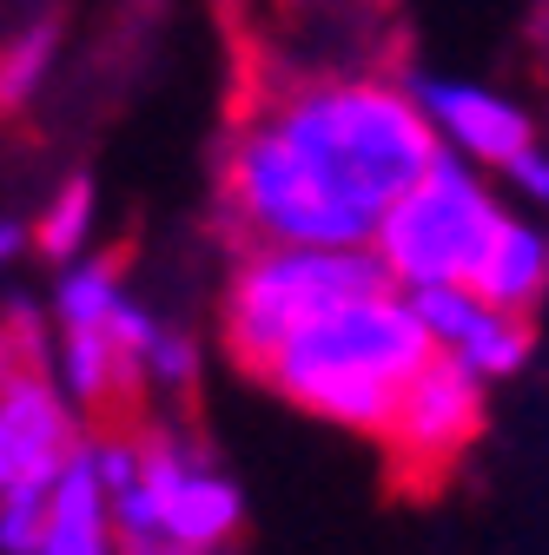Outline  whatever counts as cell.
I'll return each instance as SVG.
<instances>
[{
	"instance_id": "obj_17",
	"label": "cell",
	"mask_w": 549,
	"mask_h": 555,
	"mask_svg": "<svg viewBox=\"0 0 549 555\" xmlns=\"http://www.w3.org/2000/svg\"><path fill=\"white\" fill-rule=\"evenodd\" d=\"M21 251H34V225H21V219L0 212V271H14Z\"/></svg>"
},
{
	"instance_id": "obj_12",
	"label": "cell",
	"mask_w": 549,
	"mask_h": 555,
	"mask_svg": "<svg viewBox=\"0 0 549 555\" xmlns=\"http://www.w3.org/2000/svg\"><path fill=\"white\" fill-rule=\"evenodd\" d=\"M93 232H100V185L87 172L60 179L53 198L40 205V219H34V251L53 258V264H74L93 245Z\"/></svg>"
},
{
	"instance_id": "obj_13",
	"label": "cell",
	"mask_w": 549,
	"mask_h": 555,
	"mask_svg": "<svg viewBox=\"0 0 549 555\" xmlns=\"http://www.w3.org/2000/svg\"><path fill=\"white\" fill-rule=\"evenodd\" d=\"M199 384V337L186 331V324H159V337H153V351H146V390H159V397H186Z\"/></svg>"
},
{
	"instance_id": "obj_16",
	"label": "cell",
	"mask_w": 549,
	"mask_h": 555,
	"mask_svg": "<svg viewBox=\"0 0 549 555\" xmlns=\"http://www.w3.org/2000/svg\"><path fill=\"white\" fill-rule=\"evenodd\" d=\"M285 21H324V14H358V8H371V0H271Z\"/></svg>"
},
{
	"instance_id": "obj_7",
	"label": "cell",
	"mask_w": 549,
	"mask_h": 555,
	"mask_svg": "<svg viewBox=\"0 0 549 555\" xmlns=\"http://www.w3.org/2000/svg\"><path fill=\"white\" fill-rule=\"evenodd\" d=\"M484 416H490V384L470 377L450 358H431L418 377H410V390L397 397L378 443L391 450V469L424 490V482H437L450 463L470 456V443L484 437Z\"/></svg>"
},
{
	"instance_id": "obj_19",
	"label": "cell",
	"mask_w": 549,
	"mask_h": 555,
	"mask_svg": "<svg viewBox=\"0 0 549 555\" xmlns=\"http://www.w3.org/2000/svg\"><path fill=\"white\" fill-rule=\"evenodd\" d=\"M542 219H549V212H542Z\"/></svg>"
},
{
	"instance_id": "obj_10",
	"label": "cell",
	"mask_w": 549,
	"mask_h": 555,
	"mask_svg": "<svg viewBox=\"0 0 549 555\" xmlns=\"http://www.w3.org/2000/svg\"><path fill=\"white\" fill-rule=\"evenodd\" d=\"M470 292L490 298L497 311L529 318V311L549 298V225L510 219V212H503V225H497L484 264H476V278H470Z\"/></svg>"
},
{
	"instance_id": "obj_2",
	"label": "cell",
	"mask_w": 549,
	"mask_h": 555,
	"mask_svg": "<svg viewBox=\"0 0 549 555\" xmlns=\"http://www.w3.org/2000/svg\"><path fill=\"white\" fill-rule=\"evenodd\" d=\"M437 358L431 324L418 298L384 285L371 298H352L324 318H311L279 358L258 371L271 397H285L292 410L318 416L331 430L352 437H384L397 397L410 390L424 364Z\"/></svg>"
},
{
	"instance_id": "obj_8",
	"label": "cell",
	"mask_w": 549,
	"mask_h": 555,
	"mask_svg": "<svg viewBox=\"0 0 549 555\" xmlns=\"http://www.w3.org/2000/svg\"><path fill=\"white\" fill-rule=\"evenodd\" d=\"M404 87L418 93L424 119L437 126L444 139V153L470 159V166H510L516 153L536 146V132H529V113L510 106L503 93L490 87H476V80H457V74H404Z\"/></svg>"
},
{
	"instance_id": "obj_9",
	"label": "cell",
	"mask_w": 549,
	"mask_h": 555,
	"mask_svg": "<svg viewBox=\"0 0 549 555\" xmlns=\"http://www.w3.org/2000/svg\"><path fill=\"white\" fill-rule=\"evenodd\" d=\"M418 311H424V324H431L437 358L463 364L470 377H484V384H503V377H516V371L536 358V331H529V318L497 311L490 298H476L470 285L418 292Z\"/></svg>"
},
{
	"instance_id": "obj_4",
	"label": "cell",
	"mask_w": 549,
	"mask_h": 555,
	"mask_svg": "<svg viewBox=\"0 0 549 555\" xmlns=\"http://www.w3.org/2000/svg\"><path fill=\"white\" fill-rule=\"evenodd\" d=\"M391 278L371 245H252L232 258L226 298H219V337L245 377H258L285 344L352 298L384 292Z\"/></svg>"
},
{
	"instance_id": "obj_15",
	"label": "cell",
	"mask_w": 549,
	"mask_h": 555,
	"mask_svg": "<svg viewBox=\"0 0 549 555\" xmlns=\"http://www.w3.org/2000/svg\"><path fill=\"white\" fill-rule=\"evenodd\" d=\"M503 185H516L529 205H542V212H549V153H542V146L516 153V159L503 166Z\"/></svg>"
},
{
	"instance_id": "obj_11",
	"label": "cell",
	"mask_w": 549,
	"mask_h": 555,
	"mask_svg": "<svg viewBox=\"0 0 549 555\" xmlns=\"http://www.w3.org/2000/svg\"><path fill=\"white\" fill-rule=\"evenodd\" d=\"M60 40H66V27L47 0L21 8L14 21H0V119L27 113L47 93L53 66H60Z\"/></svg>"
},
{
	"instance_id": "obj_6",
	"label": "cell",
	"mask_w": 549,
	"mask_h": 555,
	"mask_svg": "<svg viewBox=\"0 0 549 555\" xmlns=\"http://www.w3.org/2000/svg\"><path fill=\"white\" fill-rule=\"evenodd\" d=\"M87 450V416L53 377L47 318L14 305L0 318V496L53 490Z\"/></svg>"
},
{
	"instance_id": "obj_1",
	"label": "cell",
	"mask_w": 549,
	"mask_h": 555,
	"mask_svg": "<svg viewBox=\"0 0 549 555\" xmlns=\"http://www.w3.org/2000/svg\"><path fill=\"white\" fill-rule=\"evenodd\" d=\"M444 159L404 74H265L219 153V225L252 245H371L378 219Z\"/></svg>"
},
{
	"instance_id": "obj_18",
	"label": "cell",
	"mask_w": 549,
	"mask_h": 555,
	"mask_svg": "<svg viewBox=\"0 0 549 555\" xmlns=\"http://www.w3.org/2000/svg\"><path fill=\"white\" fill-rule=\"evenodd\" d=\"M119 555H192V548H166V542H140V548H119Z\"/></svg>"
},
{
	"instance_id": "obj_3",
	"label": "cell",
	"mask_w": 549,
	"mask_h": 555,
	"mask_svg": "<svg viewBox=\"0 0 549 555\" xmlns=\"http://www.w3.org/2000/svg\"><path fill=\"white\" fill-rule=\"evenodd\" d=\"M87 443H93V463L106 482L119 548L166 542V548H192V555H226L245 535L239 482L173 424L132 416V424H100Z\"/></svg>"
},
{
	"instance_id": "obj_14",
	"label": "cell",
	"mask_w": 549,
	"mask_h": 555,
	"mask_svg": "<svg viewBox=\"0 0 549 555\" xmlns=\"http://www.w3.org/2000/svg\"><path fill=\"white\" fill-rule=\"evenodd\" d=\"M47 496L53 490H14V496H0V555H40Z\"/></svg>"
},
{
	"instance_id": "obj_5",
	"label": "cell",
	"mask_w": 549,
	"mask_h": 555,
	"mask_svg": "<svg viewBox=\"0 0 549 555\" xmlns=\"http://www.w3.org/2000/svg\"><path fill=\"white\" fill-rule=\"evenodd\" d=\"M497 225H503V205H497L484 166L444 153L378 219L371 251H378V264H384V278L397 292H410V298L418 292H450V285H470L476 278Z\"/></svg>"
}]
</instances>
